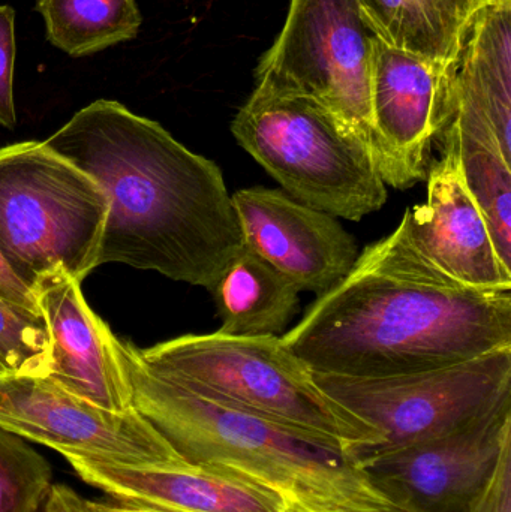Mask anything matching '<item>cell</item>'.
<instances>
[{
	"instance_id": "obj_27",
	"label": "cell",
	"mask_w": 511,
	"mask_h": 512,
	"mask_svg": "<svg viewBox=\"0 0 511 512\" xmlns=\"http://www.w3.org/2000/svg\"><path fill=\"white\" fill-rule=\"evenodd\" d=\"M77 495L66 486H53L45 512H81L77 505Z\"/></svg>"
},
{
	"instance_id": "obj_7",
	"label": "cell",
	"mask_w": 511,
	"mask_h": 512,
	"mask_svg": "<svg viewBox=\"0 0 511 512\" xmlns=\"http://www.w3.org/2000/svg\"><path fill=\"white\" fill-rule=\"evenodd\" d=\"M312 375L330 399L380 436L377 447L353 459L455 432L511 402V348L387 378Z\"/></svg>"
},
{
	"instance_id": "obj_20",
	"label": "cell",
	"mask_w": 511,
	"mask_h": 512,
	"mask_svg": "<svg viewBox=\"0 0 511 512\" xmlns=\"http://www.w3.org/2000/svg\"><path fill=\"white\" fill-rule=\"evenodd\" d=\"M459 146L465 185L488 224L495 251L511 268V161L486 138L459 134Z\"/></svg>"
},
{
	"instance_id": "obj_29",
	"label": "cell",
	"mask_w": 511,
	"mask_h": 512,
	"mask_svg": "<svg viewBox=\"0 0 511 512\" xmlns=\"http://www.w3.org/2000/svg\"><path fill=\"white\" fill-rule=\"evenodd\" d=\"M0 375H6L5 369H3L2 364H0Z\"/></svg>"
},
{
	"instance_id": "obj_26",
	"label": "cell",
	"mask_w": 511,
	"mask_h": 512,
	"mask_svg": "<svg viewBox=\"0 0 511 512\" xmlns=\"http://www.w3.org/2000/svg\"><path fill=\"white\" fill-rule=\"evenodd\" d=\"M77 505L81 512H168L156 508L143 507V505L128 504L120 501H92L77 495Z\"/></svg>"
},
{
	"instance_id": "obj_10",
	"label": "cell",
	"mask_w": 511,
	"mask_h": 512,
	"mask_svg": "<svg viewBox=\"0 0 511 512\" xmlns=\"http://www.w3.org/2000/svg\"><path fill=\"white\" fill-rule=\"evenodd\" d=\"M511 433V402L455 432L360 454L363 474L402 512H465Z\"/></svg>"
},
{
	"instance_id": "obj_1",
	"label": "cell",
	"mask_w": 511,
	"mask_h": 512,
	"mask_svg": "<svg viewBox=\"0 0 511 512\" xmlns=\"http://www.w3.org/2000/svg\"><path fill=\"white\" fill-rule=\"evenodd\" d=\"M45 144L105 192L99 265L119 262L210 291L245 249L218 165L155 120L98 99Z\"/></svg>"
},
{
	"instance_id": "obj_16",
	"label": "cell",
	"mask_w": 511,
	"mask_h": 512,
	"mask_svg": "<svg viewBox=\"0 0 511 512\" xmlns=\"http://www.w3.org/2000/svg\"><path fill=\"white\" fill-rule=\"evenodd\" d=\"M447 96L449 123L497 141L511 161V2L480 12L447 68Z\"/></svg>"
},
{
	"instance_id": "obj_24",
	"label": "cell",
	"mask_w": 511,
	"mask_h": 512,
	"mask_svg": "<svg viewBox=\"0 0 511 512\" xmlns=\"http://www.w3.org/2000/svg\"><path fill=\"white\" fill-rule=\"evenodd\" d=\"M465 512H511V433L501 445L497 462Z\"/></svg>"
},
{
	"instance_id": "obj_8",
	"label": "cell",
	"mask_w": 511,
	"mask_h": 512,
	"mask_svg": "<svg viewBox=\"0 0 511 512\" xmlns=\"http://www.w3.org/2000/svg\"><path fill=\"white\" fill-rule=\"evenodd\" d=\"M377 39L357 0H291L255 87L321 102L372 149L371 63Z\"/></svg>"
},
{
	"instance_id": "obj_28",
	"label": "cell",
	"mask_w": 511,
	"mask_h": 512,
	"mask_svg": "<svg viewBox=\"0 0 511 512\" xmlns=\"http://www.w3.org/2000/svg\"><path fill=\"white\" fill-rule=\"evenodd\" d=\"M285 512H318V511H311V510H296V508H287V511H285ZM386 512H402V511L395 510V511H386Z\"/></svg>"
},
{
	"instance_id": "obj_6",
	"label": "cell",
	"mask_w": 511,
	"mask_h": 512,
	"mask_svg": "<svg viewBox=\"0 0 511 512\" xmlns=\"http://www.w3.org/2000/svg\"><path fill=\"white\" fill-rule=\"evenodd\" d=\"M107 215L101 186L45 141L0 149V252L33 291L99 267Z\"/></svg>"
},
{
	"instance_id": "obj_13",
	"label": "cell",
	"mask_w": 511,
	"mask_h": 512,
	"mask_svg": "<svg viewBox=\"0 0 511 512\" xmlns=\"http://www.w3.org/2000/svg\"><path fill=\"white\" fill-rule=\"evenodd\" d=\"M245 248L272 265L300 292L321 295L347 276L359 256L338 218L278 189L245 188L231 195Z\"/></svg>"
},
{
	"instance_id": "obj_2",
	"label": "cell",
	"mask_w": 511,
	"mask_h": 512,
	"mask_svg": "<svg viewBox=\"0 0 511 512\" xmlns=\"http://www.w3.org/2000/svg\"><path fill=\"white\" fill-rule=\"evenodd\" d=\"M309 369L387 378L511 348V291L447 276L411 240L405 216L281 337Z\"/></svg>"
},
{
	"instance_id": "obj_23",
	"label": "cell",
	"mask_w": 511,
	"mask_h": 512,
	"mask_svg": "<svg viewBox=\"0 0 511 512\" xmlns=\"http://www.w3.org/2000/svg\"><path fill=\"white\" fill-rule=\"evenodd\" d=\"M15 11L0 5V126L14 129L17 113L14 102Z\"/></svg>"
},
{
	"instance_id": "obj_18",
	"label": "cell",
	"mask_w": 511,
	"mask_h": 512,
	"mask_svg": "<svg viewBox=\"0 0 511 512\" xmlns=\"http://www.w3.org/2000/svg\"><path fill=\"white\" fill-rule=\"evenodd\" d=\"M210 292L225 336L282 337L299 312V289L246 248Z\"/></svg>"
},
{
	"instance_id": "obj_4",
	"label": "cell",
	"mask_w": 511,
	"mask_h": 512,
	"mask_svg": "<svg viewBox=\"0 0 511 512\" xmlns=\"http://www.w3.org/2000/svg\"><path fill=\"white\" fill-rule=\"evenodd\" d=\"M143 363L215 402L341 445L353 459L380 436L330 399L281 337L186 334L138 349Z\"/></svg>"
},
{
	"instance_id": "obj_9",
	"label": "cell",
	"mask_w": 511,
	"mask_h": 512,
	"mask_svg": "<svg viewBox=\"0 0 511 512\" xmlns=\"http://www.w3.org/2000/svg\"><path fill=\"white\" fill-rule=\"evenodd\" d=\"M0 427L65 459L132 466L185 462L135 409L110 411L47 376L0 375Z\"/></svg>"
},
{
	"instance_id": "obj_12",
	"label": "cell",
	"mask_w": 511,
	"mask_h": 512,
	"mask_svg": "<svg viewBox=\"0 0 511 512\" xmlns=\"http://www.w3.org/2000/svg\"><path fill=\"white\" fill-rule=\"evenodd\" d=\"M441 158L429 165L426 201L404 213L417 251L462 285L511 291V268L495 251L488 224L471 197L461 167L459 132L447 123Z\"/></svg>"
},
{
	"instance_id": "obj_22",
	"label": "cell",
	"mask_w": 511,
	"mask_h": 512,
	"mask_svg": "<svg viewBox=\"0 0 511 512\" xmlns=\"http://www.w3.org/2000/svg\"><path fill=\"white\" fill-rule=\"evenodd\" d=\"M0 364L11 375L47 376L50 337L44 318L0 298Z\"/></svg>"
},
{
	"instance_id": "obj_15",
	"label": "cell",
	"mask_w": 511,
	"mask_h": 512,
	"mask_svg": "<svg viewBox=\"0 0 511 512\" xmlns=\"http://www.w3.org/2000/svg\"><path fill=\"white\" fill-rule=\"evenodd\" d=\"M80 285L72 277L60 276L45 280L36 289L50 337L47 378L102 408L131 411V385L117 349V337L90 309Z\"/></svg>"
},
{
	"instance_id": "obj_21",
	"label": "cell",
	"mask_w": 511,
	"mask_h": 512,
	"mask_svg": "<svg viewBox=\"0 0 511 512\" xmlns=\"http://www.w3.org/2000/svg\"><path fill=\"white\" fill-rule=\"evenodd\" d=\"M51 489L50 463L0 427V512H45Z\"/></svg>"
},
{
	"instance_id": "obj_25",
	"label": "cell",
	"mask_w": 511,
	"mask_h": 512,
	"mask_svg": "<svg viewBox=\"0 0 511 512\" xmlns=\"http://www.w3.org/2000/svg\"><path fill=\"white\" fill-rule=\"evenodd\" d=\"M0 298L27 312L42 316L38 295L17 276L2 252H0Z\"/></svg>"
},
{
	"instance_id": "obj_17",
	"label": "cell",
	"mask_w": 511,
	"mask_h": 512,
	"mask_svg": "<svg viewBox=\"0 0 511 512\" xmlns=\"http://www.w3.org/2000/svg\"><path fill=\"white\" fill-rule=\"evenodd\" d=\"M511 0H357L378 38L437 65L455 62L480 12Z\"/></svg>"
},
{
	"instance_id": "obj_5",
	"label": "cell",
	"mask_w": 511,
	"mask_h": 512,
	"mask_svg": "<svg viewBox=\"0 0 511 512\" xmlns=\"http://www.w3.org/2000/svg\"><path fill=\"white\" fill-rule=\"evenodd\" d=\"M231 131L305 206L357 222L386 204L387 185L368 141L309 96L255 87Z\"/></svg>"
},
{
	"instance_id": "obj_3",
	"label": "cell",
	"mask_w": 511,
	"mask_h": 512,
	"mask_svg": "<svg viewBox=\"0 0 511 512\" xmlns=\"http://www.w3.org/2000/svg\"><path fill=\"white\" fill-rule=\"evenodd\" d=\"M132 405L192 465L237 472L278 492L287 508L398 510L347 451L329 439L215 402L150 370L137 346L117 339Z\"/></svg>"
},
{
	"instance_id": "obj_19",
	"label": "cell",
	"mask_w": 511,
	"mask_h": 512,
	"mask_svg": "<svg viewBox=\"0 0 511 512\" xmlns=\"http://www.w3.org/2000/svg\"><path fill=\"white\" fill-rule=\"evenodd\" d=\"M47 39L72 57L131 41L143 15L137 0H36Z\"/></svg>"
},
{
	"instance_id": "obj_11",
	"label": "cell",
	"mask_w": 511,
	"mask_h": 512,
	"mask_svg": "<svg viewBox=\"0 0 511 512\" xmlns=\"http://www.w3.org/2000/svg\"><path fill=\"white\" fill-rule=\"evenodd\" d=\"M447 68L375 41L372 150L384 183L399 191L426 180L432 144L449 123Z\"/></svg>"
},
{
	"instance_id": "obj_14",
	"label": "cell",
	"mask_w": 511,
	"mask_h": 512,
	"mask_svg": "<svg viewBox=\"0 0 511 512\" xmlns=\"http://www.w3.org/2000/svg\"><path fill=\"white\" fill-rule=\"evenodd\" d=\"M75 474L114 501L168 512H285L270 487L215 466L117 465L68 457Z\"/></svg>"
}]
</instances>
